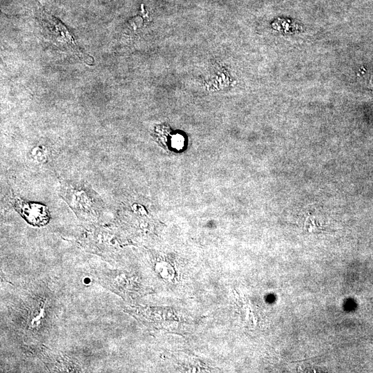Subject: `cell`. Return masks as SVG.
I'll use <instances>...</instances> for the list:
<instances>
[{"label":"cell","instance_id":"cell-1","mask_svg":"<svg viewBox=\"0 0 373 373\" xmlns=\"http://www.w3.org/2000/svg\"><path fill=\"white\" fill-rule=\"evenodd\" d=\"M39 15L44 29V31L48 39H50L59 48L75 55L85 62H93L92 57L81 50L70 32L59 20L43 9H40Z\"/></svg>","mask_w":373,"mask_h":373},{"label":"cell","instance_id":"cell-2","mask_svg":"<svg viewBox=\"0 0 373 373\" xmlns=\"http://www.w3.org/2000/svg\"><path fill=\"white\" fill-rule=\"evenodd\" d=\"M14 205L22 217L34 226H44L50 218L48 210L42 204L15 198Z\"/></svg>","mask_w":373,"mask_h":373}]
</instances>
